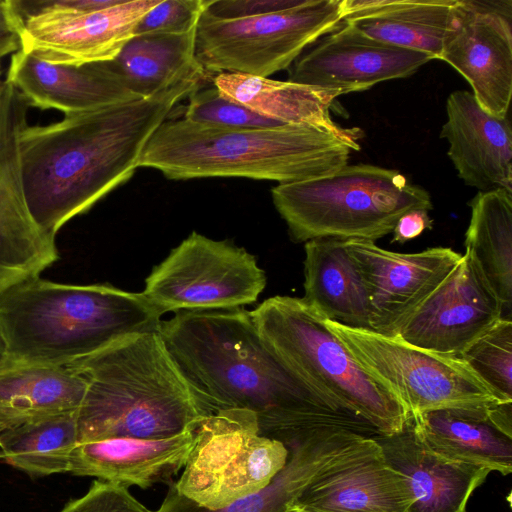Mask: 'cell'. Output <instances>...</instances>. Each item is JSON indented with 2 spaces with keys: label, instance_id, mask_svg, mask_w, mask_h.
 Listing matches in <instances>:
<instances>
[{
  "label": "cell",
  "instance_id": "28",
  "mask_svg": "<svg viewBox=\"0 0 512 512\" xmlns=\"http://www.w3.org/2000/svg\"><path fill=\"white\" fill-rule=\"evenodd\" d=\"M87 388L71 366L8 362L0 368V421L7 427L74 413Z\"/></svg>",
  "mask_w": 512,
  "mask_h": 512
},
{
  "label": "cell",
  "instance_id": "5",
  "mask_svg": "<svg viewBox=\"0 0 512 512\" xmlns=\"http://www.w3.org/2000/svg\"><path fill=\"white\" fill-rule=\"evenodd\" d=\"M163 314L142 294L109 284L39 277L0 293L12 362L68 366L129 335L158 332Z\"/></svg>",
  "mask_w": 512,
  "mask_h": 512
},
{
  "label": "cell",
  "instance_id": "13",
  "mask_svg": "<svg viewBox=\"0 0 512 512\" xmlns=\"http://www.w3.org/2000/svg\"><path fill=\"white\" fill-rule=\"evenodd\" d=\"M345 246L368 294L370 330L388 337L398 334L462 257L447 247L393 252L362 239H345Z\"/></svg>",
  "mask_w": 512,
  "mask_h": 512
},
{
  "label": "cell",
  "instance_id": "1",
  "mask_svg": "<svg viewBox=\"0 0 512 512\" xmlns=\"http://www.w3.org/2000/svg\"><path fill=\"white\" fill-rule=\"evenodd\" d=\"M158 332L209 415L249 410L260 434L279 441L326 426L377 434L366 421L335 410L312 391L264 341L248 310L180 311L161 320Z\"/></svg>",
  "mask_w": 512,
  "mask_h": 512
},
{
  "label": "cell",
  "instance_id": "34",
  "mask_svg": "<svg viewBox=\"0 0 512 512\" xmlns=\"http://www.w3.org/2000/svg\"><path fill=\"white\" fill-rule=\"evenodd\" d=\"M207 4L208 0H160L141 18L134 35L193 31Z\"/></svg>",
  "mask_w": 512,
  "mask_h": 512
},
{
  "label": "cell",
  "instance_id": "15",
  "mask_svg": "<svg viewBox=\"0 0 512 512\" xmlns=\"http://www.w3.org/2000/svg\"><path fill=\"white\" fill-rule=\"evenodd\" d=\"M501 318L500 300L464 253L395 337L429 352L460 357Z\"/></svg>",
  "mask_w": 512,
  "mask_h": 512
},
{
  "label": "cell",
  "instance_id": "17",
  "mask_svg": "<svg viewBox=\"0 0 512 512\" xmlns=\"http://www.w3.org/2000/svg\"><path fill=\"white\" fill-rule=\"evenodd\" d=\"M410 504L404 477L372 436L360 435L319 471L291 512H407Z\"/></svg>",
  "mask_w": 512,
  "mask_h": 512
},
{
  "label": "cell",
  "instance_id": "14",
  "mask_svg": "<svg viewBox=\"0 0 512 512\" xmlns=\"http://www.w3.org/2000/svg\"><path fill=\"white\" fill-rule=\"evenodd\" d=\"M439 59L467 80L483 109L507 116L512 96V1L457 0Z\"/></svg>",
  "mask_w": 512,
  "mask_h": 512
},
{
  "label": "cell",
  "instance_id": "3",
  "mask_svg": "<svg viewBox=\"0 0 512 512\" xmlns=\"http://www.w3.org/2000/svg\"><path fill=\"white\" fill-rule=\"evenodd\" d=\"M359 149L312 125L238 129L167 119L147 142L137 168L174 180L242 177L285 184L329 176Z\"/></svg>",
  "mask_w": 512,
  "mask_h": 512
},
{
  "label": "cell",
  "instance_id": "22",
  "mask_svg": "<svg viewBox=\"0 0 512 512\" xmlns=\"http://www.w3.org/2000/svg\"><path fill=\"white\" fill-rule=\"evenodd\" d=\"M436 454L501 475L512 472V402L485 409H441L410 417Z\"/></svg>",
  "mask_w": 512,
  "mask_h": 512
},
{
  "label": "cell",
  "instance_id": "25",
  "mask_svg": "<svg viewBox=\"0 0 512 512\" xmlns=\"http://www.w3.org/2000/svg\"><path fill=\"white\" fill-rule=\"evenodd\" d=\"M343 22L381 42L439 59L457 0H343Z\"/></svg>",
  "mask_w": 512,
  "mask_h": 512
},
{
  "label": "cell",
  "instance_id": "19",
  "mask_svg": "<svg viewBox=\"0 0 512 512\" xmlns=\"http://www.w3.org/2000/svg\"><path fill=\"white\" fill-rule=\"evenodd\" d=\"M5 79L29 106L53 108L65 115L139 98L129 89L112 60L59 64L19 50L11 56Z\"/></svg>",
  "mask_w": 512,
  "mask_h": 512
},
{
  "label": "cell",
  "instance_id": "27",
  "mask_svg": "<svg viewBox=\"0 0 512 512\" xmlns=\"http://www.w3.org/2000/svg\"><path fill=\"white\" fill-rule=\"evenodd\" d=\"M304 250L303 300L329 321L370 330L368 294L345 239H312Z\"/></svg>",
  "mask_w": 512,
  "mask_h": 512
},
{
  "label": "cell",
  "instance_id": "12",
  "mask_svg": "<svg viewBox=\"0 0 512 512\" xmlns=\"http://www.w3.org/2000/svg\"><path fill=\"white\" fill-rule=\"evenodd\" d=\"M29 104L0 82V293L40 274L59 259L55 238L33 220L23 193L19 138Z\"/></svg>",
  "mask_w": 512,
  "mask_h": 512
},
{
  "label": "cell",
  "instance_id": "21",
  "mask_svg": "<svg viewBox=\"0 0 512 512\" xmlns=\"http://www.w3.org/2000/svg\"><path fill=\"white\" fill-rule=\"evenodd\" d=\"M372 437L406 481L411 498L407 512H467L470 497L491 472L436 454L418 438L410 418L400 432Z\"/></svg>",
  "mask_w": 512,
  "mask_h": 512
},
{
  "label": "cell",
  "instance_id": "2",
  "mask_svg": "<svg viewBox=\"0 0 512 512\" xmlns=\"http://www.w3.org/2000/svg\"><path fill=\"white\" fill-rule=\"evenodd\" d=\"M194 76L150 97L24 127L19 138L23 193L38 227L51 237L70 219L132 177L157 128L202 87Z\"/></svg>",
  "mask_w": 512,
  "mask_h": 512
},
{
  "label": "cell",
  "instance_id": "36",
  "mask_svg": "<svg viewBox=\"0 0 512 512\" xmlns=\"http://www.w3.org/2000/svg\"><path fill=\"white\" fill-rule=\"evenodd\" d=\"M304 0H208L205 13L217 19H241L287 10Z\"/></svg>",
  "mask_w": 512,
  "mask_h": 512
},
{
  "label": "cell",
  "instance_id": "32",
  "mask_svg": "<svg viewBox=\"0 0 512 512\" xmlns=\"http://www.w3.org/2000/svg\"><path fill=\"white\" fill-rule=\"evenodd\" d=\"M504 402H512V319L501 318L460 356Z\"/></svg>",
  "mask_w": 512,
  "mask_h": 512
},
{
  "label": "cell",
  "instance_id": "20",
  "mask_svg": "<svg viewBox=\"0 0 512 512\" xmlns=\"http://www.w3.org/2000/svg\"><path fill=\"white\" fill-rule=\"evenodd\" d=\"M440 138L449 143L448 156L458 176L479 191L512 193V130L508 116L483 109L466 90L452 92L446 102Z\"/></svg>",
  "mask_w": 512,
  "mask_h": 512
},
{
  "label": "cell",
  "instance_id": "7",
  "mask_svg": "<svg viewBox=\"0 0 512 512\" xmlns=\"http://www.w3.org/2000/svg\"><path fill=\"white\" fill-rule=\"evenodd\" d=\"M271 194L298 243L325 237L375 242L392 233L404 213L433 208L424 188L397 170L371 164H347L329 176L278 184Z\"/></svg>",
  "mask_w": 512,
  "mask_h": 512
},
{
  "label": "cell",
  "instance_id": "31",
  "mask_svg": "<svg viewBox=\"0 0 512 512\" xmlns=\"http://www.w3.org/2000/svg\"><path fill=\"white\" fill-rule=\"evenodd\" d=\"M75 412L27 421L0 432V459L33 477L67 473L76 444Z\"/></svg>",
  "mask_w": 512,
  "mask_h": 512
},
{
  "label": "cell",
  "instance_id": "30",
  "mask_svg": "<svg viewBox=\"0 0 512 512\" xmlns=\"http://www.w3.org/2000/svg\"><path fill=\"white\" fill-rule=\"evenodd\" d=\"M196 29L183 34L132 36L112 60L129 89L150 97L184 79L208 76L195 56Z\"/></svg>",
  "mask_w": 512,
  "mask_h": 512
},
{
  "label": "cell",
  "instance_id": "6",
  "mask_svg": "<svg viewBox=\"0 0 512 512\" xmlns=\"http://www.w3.org/2000/svg\"><path fill=\"white\" fill-rule=\"evenodd\" d=\"M251 318L281 360L335 410L366 421L379 435L400 432L409 416L395 395L366 371L303 298L274 296Z\"/></svg>",
  "mask_w": 512,
  "mask_h": 512
},
{
  "label": "cell",
  "instance_id": "10",
  "mask_svg": "<svg viewBox=\"0 0 512 512\" xmlns=\"http://www.w3.org/2000/svg\"><path fill=\"white\" fill-rule=\"evenodd\" d=\"M326 321L357 362L395 395L409 418L434 410L485 409L506 403L460 357Z\"/></svg>",
  "mask_w": 512,
  "mask_h": 512
},
{
  "label": "cell",
  "instance_id": "37",
  "mask_svg": "<svg viewBox=\"0 0 512 512\" xmlns=\"http://www.w3.org/2000/svg\"><path fill=\"white\" fill-rule=\"evenodd\" d=\"M22 29L23 22L13 0H0V58L21 50Z\"/></svg>",
  "mask_w": 512,
  "mask_h": 512
},
{
  "label": "cell",
  "instance_id": "26",
  "mask_svg": "<svg viewBox=\"0 0 512 512\" xmlns=\"http://www.w3.org/2000/svg\"><path fill=\"white\" fill-rule=\"evenodd\" d=\"M214 86L227 98L281 124L312 125L358 144L361 130L343 128L330 110L340 96L336 90L239 73H219Z\"/></svg>",
  "mask_w": 512,
  "mask_h": 512
},
{
  "label": "cell",
  "instance_id": "42",
  "mask_svg": "<svg viewBox=\"0 0 512 512\" xmlns=\"http://www.w3.org/2000/svg\"><path fill=\"white\" fill-rule=\"evenodd\" d=\"M0 74H1V70H0Z\"/></svg>",
  "mask_w": 512,
  "mask_h": 512
},
{
  "label": "cell",
  "instance_id": "39",
  "mask_svg": "<svg viewBox=\"0 0 512 512\" xmlns=\"http://www.w3.org/2000/svg\"><path fill=\"white\" fill-rule=\"evenodd\" d=\"M10 362L7 342L0 327V368Z\"/></svg>",
  "mask_w": 512,
  "mask_h": 512
},
{
  "label": "cell",
  "instance_id": "4",
  "mask_svg": "<svg viewBox=\"0 0 512 512\" xmlns=\"http://www.w3.org/2000/svg\"><path fill=\"white\" fill-rule=\"evenodd\" d=\"M69 366L87 381L75 412L78 443L168 438L194 431L209 415L159 332L129 335Z\"/></svg>",
  "mask_w": 512,
  "mask_h": 512
},
{
  "label": "cell",
  "instance_id": "41",
  "mask_svg": "<svg viewBox=\"0 0 512 512\" xmlns=\"http://www.w3.org/2000/svg\"><path fill=\"white\" fill-rule=\"evenodd\" d=\"M293 512H311V511H299V510H296V511H293Z\"/></svg>",
  "mask_w": 512,
  "mask_h": 512
},
{
  "label": "cell",
  "instance_id": "9",
  "mask_svg": "<svg viewBox=\"0 0 512 512\" xmlns=\"http://www.w3.org/2000/svg\"><path fill=\"white\" fill-rule=\"evenodd\" d=\"M289 450L260 434L255 413L219 410L194 430V441L176 490L216 510L264 489L287 463Z\"/></svg>",
  "mask_w": 512,
  "mask_h": 512
},
{
  "label": "cell",
  "instance_id": "35",
  "mask_svg": "<svg viewBox=\"0 0 512 512\" xmlns=\"http://www.w3.org/2000/svg\"><path fill=\"white\" fill-rule=\"evenodd\" d=\"M59 512H153L136 500L126 487L95 480L81 497L69 501Z\"/></svg>",
  "mask_w": 512,
  "mask_h": 512
},
{
  "label": "cell",
  "instance_id": "16",
  "mask_svg": "<svg viewBox=\"0 0 512 512\" xmlns=\"http://www.w3.org/2000/svg\"><path fill=\"white\" fill-rule=\"evenodd\" d=\"M430 60L423 52L378 41L342 22L295 60L288 81L343 95L406 78Z\"/></svg>",
  "mask_w": 512,
  "mask_h": 512
},
{
  "label": "cell",
  "instance_id": "33",
  "mask_svg": "<svg viewBox=\"0 0 512 512\" xmlns=\"http://www.w3.org/2000/svg\"><path fill=\"white\" fill-rule=\"evenodd\" d=\"M182 118L200 124L238 129L284 125L225 97L215 86L201 87L191 93Z\"/></svg>",
  "mask_w": 512,
  "mask_h": 512
},
{
  "label": "cell",
  "instance_id": "8",
  "mask_svg": "<svg viewBox=\"0 0 512 512\" xmlns=\"http://www.w3.org/2000/svg\"><path fill=\"white\" fill-rule=\"evenodd\" d=\"M344 13L343 0H304L287 10L241 19H217L204 11L196 28V60L207 73L269 78L337 28Z\"/></svg>",
  "mask_w": 512,
  "mask_h": 512
},
{
  "label": "cell",
  "instance_id": "23",
  "mask_svg": "<svg viewBox=\"0 0 512 512\" xmlns=\"http://www.w3.org/2000/svg\"><path fill=\"white\" fill-rule=\"evenodd\" d=\"M360 435L335 426L290 435L281 440L289 450L287 463L264 489L211 510L181 495L171 482L155 512H291L297 497L319 471Z\"/></svg>",
  "mask_w": 512,
  "mask_h": 512
},
{
  "label": "cell",
  "instance_id": "11",
  "mask_svg": "<svg viewBox=\"0 0 512 512\" xmlns=\"http://www.w3.org/2000/svg\"><path fill=\"white\" fill-rule=\"evenodd\" d=\"M265 286V272L244 248L192 232L153 268L142 294L164 314L242 308Z\"/></svg>",
  "mask_w": 512,
  "mask_h": 512
},
{
  "label": "cell",
  "instance_id": "40",
  "mask_svg": "<svg viewBox=\"0 0 512 512\" xmlns=\"http://www.w3.org/2000/svg\"><path fill=\"white\" fill-rule=\"evenodd\" d=\"M5 428H6V426L4 425V423H2V422L0 421V432H1L3 429H5Z\"/></svg>",
  "mask_w": 512,
  "mask_h": 512
},
{
  "label": "cell",
  "instance_id": "29",
  "mask_svg": "<svg viewBox=\"0 0 512 512\" xmlns=\"http://www.w3.org/2000/svg\"><path fill=\"white\" fill-rule=\"evenodd\" d=\"M470 222L466 252L500 300L503 318L512 308V193L504 189L479 191L468 203Z\"/></svg>",
  "mask_w": 512,
  "mask_h": 512
},
{
  "label": "cell",
  "instance_id": "24",
  "mask_svg": "<svg viewBox=\"0 0 512 512\" xmlns=\"http://www.w3.org/2000/svg\"><path fill=\"white\" fill-rule=\"evenodd\" d=\"M193 441L194 431H187L162 439L115 437L79 442L71 452L68 473L126 488L170 484L185 466Z\"/></svg>",
  "mask_w": 512,
  "mask_h": 512
},
{
  "label": "cell",
  "instance_id": "38",
  "mask_svg": "<svg viewBox=\"0 0 512 512\" xmlns=\"http://www.w3.org/2000/svg\"><path fill=\"white\" fill-rule=\"evenodd\" d=\"M433 228V220L428 211L424 209H413L404 213L397 221L393 229L392 242L404 244L405 242L418 237L426 229Z\"/></svg>",
  "mask_w": 512,
  "mask_h": 512
},
{
  "label": "cell",
  "instance_id": "18",
  "mask_svg": "<svg viewBox=\"0 0 512 512\" xmlns=\"http://www.w3.org/2000/svg\"><path fill=\"white\" fill-rule=\"evenodd\" d=\"M160 0H120L90 12L44 11L22 20L21 50L59 64L113 60Z\"/></svg>",
  "mask_w": 512,
  "mask_h": 512
}]
</instances>
